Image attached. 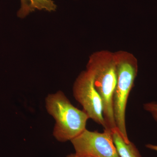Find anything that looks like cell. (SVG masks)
Here are the masks:
<instances>
[{"label": "cell", "instance_id": "9c48e42d", "mask_svg": "<svg viewBox=\"0 0 157 157\" xmlns=\"http://www.w3.org/2000/svg\"><path fill=\"white\" fill-rule=\"evenodd\" d=\"M146 147L149 149L157 152V145H153V144H146Z\"/></svg>", "mask_w": 157, "mask_h": 157}, {"label": "cell", "instance_id": "6da1fadb", "mask_svg": "<svg viewBox=\"0 0 157 157\" xmlns=\"http://www.w3.org/2000/svg\"><path fill=\"white\" fill-rule=\"evenodd\" d=\"M87 69L94 74L95 87L102 100L105 123L104 130L113 132L117 129L113 106V94L117 82L114 53L101 51L93 54L90 57Z\"/></svg>", "mask_w": 157, "mask_h": 157}, {"label": "cell", "instance_id": "7a4b0ae2", "mask_svg": "<svg viewBox=\"0 0 157 157\" xmlns=\"http://www.w3.org/2000/svg\"><path fill=\"white\" fill-rule=\"evenodd\" d=\"M45 104L47 112L55 121L53 135L58 141H71L86 129L88 116L74 107L61 91L48 94Z\"/></svg>", "mask_w": 157, "mask_h": 157}, {"label": "cell", "instance_id": "30bf717a", "mask_svg": "<svg viewBox=\"0 0 157 157\" xmlns=\"http://www.w3.org/2000/svg\"><path fill=\"white\" fill-rule=\"evenodd\" d=\"M66 157H82L81 156H79L78 155H76V153L74 154H70L68 155Z\"/></svg>", "mask_w": 157, "mask_h": 157}, {"label": "cell", "instance_id": "8992f818", "mask_svg": "<svg viewBox=\"0 0 157 157\" xmlns=\"http://www.w3.org/2000/svg\"><path fill=\"white\" fill-rule=\"evenodd\" d=\"M20 8L17 12V16L20 18H24L36 10L52 12L57 9L52 0H20Z\"/></svg>", "mask_w": 157, "mask_h": 157}, {"label": "cell", "instance_id": "277c9868", "mask_svg": "<svg viewBox=\"0 0 157 157\" xmlns=\"http://www.w3.org/2000/svg\"><path fill=\"white\" fill-rule=\"evenodd\" d=\"M75 153L82 157H120L113 142L112 132H101L86 129L71 140Z\"/></svg>", "mask_w": 157, "mask_h": 157}, {"label": "cell", "instance_id": "52a82bcc", "mask_svg": "<svg viewBox=\"0 0 157 157\" xmlns=\"http://www.w3.org/2000/svg\"><path fill=\"white\" fill-rule=\"evenodd\" d=\"M112 132L113 142L120 157H141L134 144L131 141L125 142L117 129Z\"/></svg>", "mask_w": 157, "mask_h": 157}, {"label": "cell", "instance_id": "ba28073f", "mask_svg": "<svg viewBox=\"0 0 157 157\" xmlns=\"http://www.w3.org/2000/svg\"><path fill=\"white\" fill-rule=\"evenodd\" d=\"M143 107L144 109L149 112L157 122V103L155 102H149L144 104Z\"/></svg>", "mask_w": 157, "mask_h": 157}, {"label": "cell", "instance_id": "5b68a950", "mask_svg": "<svg viewBox=\"0 0 157 157\" xmlns=\"http://www.w3.org/2000/svg\"><path fill=\"white\" fill-rule=\"evenodd\" d=\"M73 95L90 119L105 128L103 104L95 87L92 71L87 69L79 74L73 85Z\"/></svg>", "mask_w": 157, "mask_h": 157}, {"label": "cell", "instance_id": "3957f363", "mask_svg": "<svg viewBox=\"0 0 157 157\" xmlns=\"http://www.w3.org/2000/svg\"><path fill=\"white\" fill-rule=\"evenodd\" d=\"M117 82L113 100L116 126L125 142H130L126 126V109L128 98L137 76V59L131 53L120 51L114 53Z\"/></svg>", "mask_w": 157, "mask_h": 157}]
</instances>
